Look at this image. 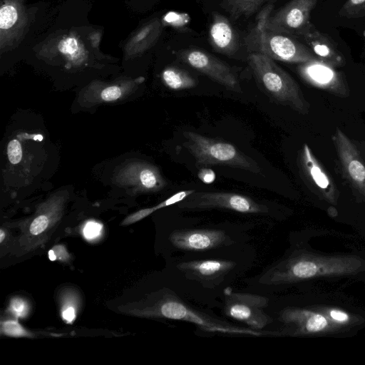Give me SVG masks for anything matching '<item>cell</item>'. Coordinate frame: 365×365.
Returning a JSON list of instances; mask_svg holds the SVG:
<instances>
[{"label": "cell", "instance_id": "35", "mask_svg": "<svg viewBox=\"0 0 365 365\" xmlns=\"http://www.w3.org/2000/svg\"><path fill=\"white\" fill-rule=\"evenodd\" d=\"M6 237V232L1 229L0 230V243H2Z\"/></svg>", "mask_w": 365, "mask_h": 365}, {"label": "cell", "instance_id": "17", "mask_svg": "<svg viewBox=\"0 0 365 365\" xmlns=\"http://www.w3.org/2000/svg\"><path fill=\"white\" fill-rule=\"evenodd\" d=\"M301 160L303 170L315 190L329 202L336 203V187L307 144L303 145Z\"/></svg>", "mask_w": 365, "mask_h": 365}, {"label": "cell", "instance_id": "7", "mask_svg": "<svg viewBox=\"0 0 365 365\" xmlns=\"http://www.w3.org/2000/svg\"><path fill=\"white\" fill-rule=\"evenodd\" d=\"M268 304L265 297L230 290L225 292L224 312L228 317L259 330L273 321L264 312Z\"/></svg>", "mask_w": 365, "mask_h": 365}, {"label": "cell", "instance_id": "24", "mask_svg": "<svg viewBox=\"0 0 365 365\" xmlns=\"http://www.w3.org/2000/svg\"><path fill=\"white\" fill-rule=\"evenodd\" d=\"M102 230V224L91 220L85 224L83 229V235L87 240H93L101 235Z\"/></svg>", "mask_w": 365, "mask_h": 365}, {"label": "cell", "instance_id": "27", "mask_svg": "<svg viewBox=\"0 0 365 365\" xmlns=\"http://www.w3.org/2000/svg\"><path fill=\"white\" fill-rule=\"evenodd\" d=\"M7 155L10 163L17 164L22 158V148L20 143L14 139L11 140L7 147Z\"/></svg>", "mask_w": 365, "mask_h": 365}, {"label": "cell", "instance_id": "28", "mask_svg": "<svg viewBox=\"0 0 365 365\" xmlns=\"http://www.w3.org/2000/svg\"><path fill=\"white\" fill-rule=\"evenodd\" d=\"M48 224L49 220L46 215H39L31 223L29 232L33 235H40L47 229Z\"/></svg>", "mask_w": 365, "mask_h": 365}, {"label": "cell", "instance_id": "29", "mask_svg": "<svg viewBox=\"0 0 365 365\" xmlns=\"http://www.w3.org/2000/svg\"><path fill=\"white\" fill-rule=\"evenodd\" d=\"M155 211H156L155 206L149 208H144L140 210L125 218L122 222L121 225H129L133 224L146 217L147 216L150 215Z\"/></svg>", "mask_w": 365, "mask_h": 365}, {"label": "cell", "instance_id": "31", "mask_svg": "<svg viewBox=\"0 0 365 365\" xmlns=\"http://www.w3.org/2000/svg\"><path fill=\"white\" fill-rule=\"evenodd\" d=\"M121 96V88L117 86L106 88L101 93V98L105 101L117 100Z\"/></svg>", "mask_w": 365, "mask_h": 365}, {"label": "cell", "instance_id": "14", "mask_svg": "<svg viewBox=\"0 0 365 365\" xmlns=\"http://www.w3.org/2000/svg\"><path fill=\"white\" fill-rule=\"evenodd\" d=\"M170 241L178 249L193 252L207 251L233 244L232 239L221 230H177L170 235Z\"/></svg>", "mask_w": 365, "mask_h": 365}, {"label": "cell", "instance_id": "23", "mask_svg": "<svg viewBox=\"0 0 365 365\" xmlns=\"http://www.w3.org/2000/svg\"><path fill=\"white\" fill-rule=\"evenodd\" d=\"M1 333L11 337H32L33 334L16 320H6L1 323Z\"/></svg>", "mask_w": 365, "mask_h": 365}, {"label": "cell", "instance_id": "1", "mask_svg": "<svg viewBox=\"0 0 365 365\" xmlns=\"http://www.w3.org/2000/svg\"><path fill=\"white\" fill-rule=\"evenodd\" d=\"M354 269V259L349 261L348 258L299 253L273 265L261 276L259 282L267 285L286 284L317 277L346 274Z\"/></svg>", "mask_w": 365, "mask_h": 365}, {"label": "cell", "instance_id": "15", "mask_svg": "<svg viewBox=\"0 0 365 365\" xmlns=\"http://www.w3.org/2000/svg\"><path fill=\"white\" fill-rule=\"evenodd\" d=\"M236 264L224 259H205L182 262L177 268L189 279L199 282L205 287L212 288L219 284Z\"/></svg>", "mask_w": 365, "mask_h": 365}, {"label": "cell", "instance_id": "21", "mask_svg": "<svg viewBox=\"0 0 365 365\" xmlns=\"http://www.w3.org/2000/svg\"><path fill=\"white\" fill-rule=\"evenodd\" d=\"M267 0H223L224 6L235 19L250 16L255 13Z\"/></svg>", "mask_w": 365, "mask_h": 365}, {"label": "cell", "instance_id": "8", "mask_svg": "<svg viewBox=\"0 0 365 365\" xmlns=\"http://www.w3.org/2000/svg\"><path fill=\"white\" fill-rule=\"evenodd\" d=\"M29 17L23 0H1L0 51L16 48L29 27Z\"/></svg>", "mask_w": 365, "mask_h": 365}, {"label": "cell", "instance_id": "30", "mask_svg": "<svg viewBox=\"0 0 365 365\" xmlns=\"http://www.w3.org/2000/svg\"><path fill=\"white\" fill-rule=\"evenodd\" d=\"M68 257L69 255L63 245L55 246L48 252V258L51 261H55L56 259L66 261L68 259Z\"/></svg>", "mask_w": 365, "mask_h": 365}, {"label": "cell", "instance_id": "12", "mask_svg": "<svg viewBox=\"0 0 365 365\" xmlns=\"http://www.w3.org/2000/svg\"><path fill=\"white\" fill-rule=\"evenodd\" d=\"M179 58L217 83L241 92L237 78L232 69L212 54L200 49H187L180 51Z\"/></svg>", "mask_w": 365, "mask_h": 365}, {"label": "cell", "instance_id": "4", "mask_svg": "<svg viewBox=\"0 0 365 365\" xmlns=\"http://www.w3.org/2000/svg\"><path fill=\"white\" fill-rule=\"evenodd\" d=\"M158 297V299L150 308L153 315L190 322L207 332L254 336L263 335L258 330L236 327L199 312L187 305L170 290L163 291Z\"/></svg>", "mask_w": 365, "mask_h": 365}, {"label": "cell", "instance_id": "19", "mask_svg": "<svg viewBox=\"0 0 365 365\" xmlns=\"http://www.w3.org/2000/svg\"><path fill=\"white\" fill-rule=\"evenodd\" d=\"M209 39L213 48L219 53L232 55L237 50V34L229 20L222 14H213Z\"/></svg>", "mask_w": 365, "mask_h": 365}, {"label": "cell", "instance_id": "33", "mask_svg": "<svg viewBox=\"0 0 365 365\" xmlns=\"http://www.w3.org/2000/svg\"><path fill=\"white\" fill-rule=\"evenodd\" d=\"M332 319L339 324H346L349 319L348 314L342 310L332 309L329 311Z\"/></svg>", "mask_w": 365, "mask_h": 365}, {"label": "cell", "instance_id": "9", "mask_svg": "<svg viewBox=\"0 0 365 365\" xmlns=\"http://www.w3.org/2000/svg\"><path fill=\"white\" fill-rule=\"evenodd\" d=\"M318 0H292L267 16L266 26L276 32L299 36L310 22V14Z\"/></svg>", "mask_w": 365, "mask_h": 365}, {"label": "cell", "instance_id": "11", "mask_svg": "<svg viewBox=\"0 0 365 365\" xmlns=\"http://www.w3.org/2000/svg\"><path fill=\"white\" fill-rule=\"evenodd\" d=\"M38 54L45 58L59 57L74 66L87 62L90 51L88 44L76 31L53 35L38 47Z\"/></svg>", "mask_w": 365, "mask_h": 365}, {"label": "cell", "instance_id": "6", "mask_svg": "<svg viewBox=\"0 0 365 365\" xmlns=\"http://www.w3.org/2000/svg\"><path fill=\"white\" fill-rule=\"evenodd\" d=\"M186 210L225 209L242 213H265L266 205L258 203L250 197L227 192H195L178 203Z\"/></svg>", "mask_w": 365, "mask_h": 365}, {"label": "cell", "instance_id": "13", "mask_svg": "<svg viewBox=\"0 0 365 365\" xmlns=\"http://www.w3.org/2000/svg\"><path fill=\"white\" fill-rule=\"evenodd\" d=\"M297 71L307 83L339 97H347L349 89L344 75L318 58L299 63Z\"/></svg>", "mask_w": 365, "mask_h": 365}, {"label": "cell", "instance_id": "10", "mask_svg": "<svg viewBox=\"0 0 365 365\" xmlns=\"http://www.w3.org/2000/svg\"><path fill=\"white\" fill-rule=\"evenodd\" d=\"M332 139L346 179L365 200V158L354 141L339 128L336 129Z\"/></svg>", "mask_w": 365, "mask_h": 365}, {"label": "cell", "instance_id": "2", "mask_svg": "<svg viewBox=\"0 0 365 365\" xmlns=\"http://www.w3.org/2000/svg\"><path fill=\"white\" fill-rule=\"evenodd\" d=\"M273 6V3L270 2L261 10L255 25L245 37V45L250 53L299 64L317 58L306 45L292 36L276 32L266 26V19L272 11Z\"/></svg>", "mask_w": 365, "mask_h": 365}, {"label": "cell", "instance_id": "22", "mask_svg": "<svg viewBox=\"0 0 365 365\" xmlns=\"http://www.w3.org/2000/svg\"><path fill=\"white\" fill-rule=\"evenodd\" d=\"M339 14L347 19L365 16V0H346L340 9Z\"/></svg>", "mask_w": 365, "mask_h": 365}, {"label": "cell", "instance_id": "25", "mask_svg": "<svg viewBox=\"0 0 365 365\" xmlns=\"http://www.w3.org/2000/svg\"><path fill=\"white\" fill-rule=\"evenodd\" d=\"M9 309L16 317H25L29 312L28 303L19 297L14 298L11 301Z\"/></svg>", "mask_w": 365, "mask_h": 365}, {"label": "cell", "instance_id": "18", "mask_svg": "<svg viewBox=\"0 0 365 365\" xmlns=\"http://www.w3.org/2000/svg\"><path fill=\"white\" fill-rule=\"evenodd\" d=\"M163 30L162 22L153 19L136 30L124 46V56L131 58L141 55L158 41Z\"/></svg>", "mask_w": 365, "mask_h": 365}, {"label": "cell", "instance_id": "3", "mask_svg": "<svg viewBox=\"0 0 365 365\" xmlns=\"http://www.w3.org/2000/svg\"><path fill=\"white\" fill-rule=\"evenodd\" d=\"M248 63L257 79L272 98L299 113H308L309 104L298 83L274 59L250 53Z\"/></svg>", "mask_w": 365, "mask_h": 365}, {"label": "cell", "instance_id": "32", "mask_svg": "<svg viewBox=\"0 0 365 365\" xmlns=\"http://www.w3.org/2000/svg\"><path fill=\"white\" fill-rule=\"evenodd\" d=\"M198 178L205 184H211L215 180V173L210 168H200L197 173Z\"/></svg>", "mask_w": 365, "mask_h": 365}, {"label": "cell", "instance_id": "26", "mask_svg": "<svg viewBox=\"0 0 365 365\" xmlns=\"http://www.w3.org/2000/svg\"><path fill=\"white\" fill-rule=\"evenodd\" d=\"M168 24L175 27H182L188 24L190 16L186 14L169 12L163 18Z\"/></svg>", "mask_w": 365, "mask_h": 365}, {"label": "cell", "instance_id": "34", "mask_svg": "<svg viewBox=\"0 0 365 365\" xmlns=\"http://www.w3.org/2000/svg\"><path fill=\"white\" fill-rule=\"evenodd\" d=\"M61 316L64 321L67 323H71L75 320L76 317V311L73 306H65L61 312Z\"/></svg>", "mask_w": 365, "mask_h": 365}, {"label": "cell", "instance_id": "20", "mask_svg": "<svg viewBox=\"0 0 365 365\" xmlns=\"http://www.w3.org/2000/svg\"><path fill=\"white\" fill-rule=\"evenodd\" d=\"M163 83L173 90H184L196 86L194 78L187 71L175 66L165 68L162 73Z\"/></svg>", "mask_w": 365, "mask_h": 365}, {"label": "cell", "instance_id": "5", "mask_svg": "<svg viewBox=\"0 0 365 365\" xmlns=\"http://www.w3.org/2000/svg\"><path fill=\"white\" fill-rule=\"evenodd\" d=\"M182 135L184 146L193 156L197 166L226 165L256 174L261 171L254 160L232 144L192 131H185Z\"/></svg>", "mask_w": 365, "mask_h": 365}, {"label": "cell", "instance_id": "16", "mask_svg": "<svg viewBox=\"0 0 365 365\" xmlns=\"http://www.w3.org/2000/svg\"><path fill=\"white\" fill-rule=\"evenodd\" d=\"M299 36L321 61L335 68L345 65L344 56L334 40L327 34L319 31L311 21Z\"/></svg>", "mask_w": 365, "mask_h": 365}]
</instances>
